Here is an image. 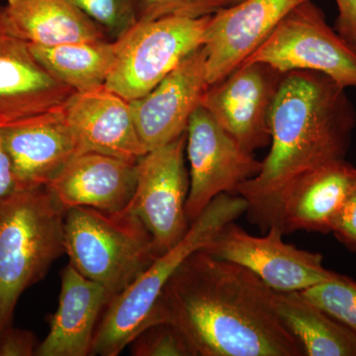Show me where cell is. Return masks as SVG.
I'll return each mask as SVG.
<instances>
[{
	"instance_id": "6da1fadb",
	"label": "cell",
	"mask_w": 356,
	"mask_h": 356,
	"mask_svg": "<svg viewBox=\"0 0 356 356\" xmlns=\"http://www.w3.org/2000/svg\"><path fill=\"white\" fill-rule=\"evenodd\" d=\"M254 273L200 250L161 290L147 325L177 327L195 356H305Z\"/></svg>"
},
{
	"instance_id": "7a4b0ae2",
	"label": "cell",
	"mask_w": 356,
	"mask_h": 356,
	"mask_svg": "<svg viewBox=\"0 0 356 356\" xmlns=\"http://www.w3.org/2000/svg\"><path fill=\"white\" fill-rule=\"evenodd\" d=\"M346 89L311 70L283 76L270 112V151L261 172L236 191L262 234L278 226L281 198L298 178L348 153L356 113Z\"/></svg>"
},
{
	"instance_id": "3957f363",
	"label": "cell",
	"mask_w": 356,
	"mask_h": 356,
	"mask_svg": "<svg viewBox=\"0 0 356 356\" xmlns=\"http://www.w3.org/2000/svg\"><path fill=\"white\" fill-rule=\"evenodd\" d=\"M65 212L47 185L0 198V332L13 325L22 293L65 254Z\"/></svg>"
},
{
	"instance_id": "277c9868",
	"label": "cell",
	"mask_w": 356,
	"mask_h": 356,
	"mask_svg": "<svg viewBox=\"0 0 356 356\" xmlns=\"http://www.w3.org/2000/svg\"><path fill=\"white\" fill-rule=\"evenodd\" d=\"M248 209L242 196H217L193 222L179 243L154 259L124 291L112 297L96 329L90 355L117 356L146 327L152 309L172 274L192 254L203 250L229 222Z\"/></svg>"
},
{
	"instance_id": "5b68a950",
	"label": "cell",
	"mask_w": 356,
	"mask_h": 356,
	"mask_svg": "<svg viewBox=\"0 0 356 356\" xmlns=\"http://www.w3.org/2000/svg\"><path fill=\"white\" fill-rule=\"evenodd\" d=\"M64 233L70 264L113 297L161 255L145 225L125 210L107 213L72 208L65 212Z\"/></svg>"
},
{
	"instance_id": "8992f818",
	"label": "cell",
	"mask_w": 356,
	"mask_h": 356,
	"mask_svg": "<svg viewBox=\"0 0 356 356\" xmlns=\"http://www.w3.org/2000/svg\"><path fill=\"white\" fill-rule=\"evenodd\" d=\"M211 15L138 21L115 40L116 60L104 88L129 102L146 95L186 56L203 46Z\"/></svg>"
},
{
	"instance_id": "52a82bcc",
	"label": "cell",
	"mask_w": 356,
	"mask_h": 356,
	"mask_svg": "<svg viewBox=\"0 0 356 356\" xmlns=\"http://www.w3.org/2000/svg\"><path fill=\"white\" fill-rule=\"evenodd\" d=\"M252 63H264L283 74L320 72L344 88H356V50L327 24L313 0L290 11L243 64Z\"/></svg>"
},
{
	"instance_id": "ba28073f",
	"label": "cell",
	"mask_w": 356,
	"mask_h": 356,
	"mask_svg": "<svg viewBox=\"0 0 356 356\" xmlns=\"http://www.w3.org/2000/svg\"><path fill=\"white\" fill-rule=\"evenodd\" d=\"M186 140L185 132L137 161V184L125 209L145 225L161 255L179 243L191 228L186 216Z\"/></svg>"
},
{
	"instance_id": "9c48e42d",
	"label": "cell",
	"mask_w": 356,
	"mask_h": 356,
	"mask_svg": "<svg viewBox=\"0 0 356 356\" xmlns=\"http://www.w3.org/2000/svg\"><path fill=\"white\" fill-rule=\"evenodd\" d=\"M283 235L280 227L273 226L264 236H252L233 221L225 225L203 250L245 267L274 291H303L337 273L325 268L322 254L283 242Z\"/></svg>"
},
{
	"instance_id": "30bf717a",
	"label": "cell",
	"mask_w": 356,
	"mask_h": 356,
	"mask_svg": "<svg viewBox=\"0 0 356 356\" xmlns=\"http://www.w3.org/2000/svg\"><path fill=\"white\" fill-rule=\"evenodd\" d=\"M186 133L191 163L186 216L191 224L217 196L236 194L261 172V161L245 151L202 105L191 115Z\"/></svg>"
},
{
	"instance_id": "8fae6325",
	"label": "cell",
	"mask_w": 356,
	"mask_h": 356,
	"mask_svg": "<svg viewBox=\"0 0 356 356\" xmlns=\"http://www.w3.org/2000/svg\"><path fill=\"white\" fill-rule=\"evenodd\" d=\"M285 74L264 63L243 64L210 84L202 106L245 151L270 145V112Z\"/></svg>"
},
{
	"instance_id": "7c38bea8",
	"label": "cell",
	"mask_w": 356,
	"mask_h": 356,
	"mask_svg": "<svg viewBox=\"0 0 356 356\" xmlns=\"http://www.w3.org/2000/svg\"><path fill=\"white\" fill-rule=\"evenodd\" d=\"M203 46L186 56L143 97L130 102L136 129L147 152L186 132L189 119L209 88Z\"/></svg>"
},
{
	"instance_id": "4fadbf2b",
	"label": "cell",
	"mask_w": 356,
	"mask_h": 356,
	"mask_svg": "<svg viewBox=\"0 0 356 356\" xmlns=\"http://www.w3.org/2000/svg\"><path fill=\"white\" fill-rule=\"evenodd\" d=\"M309 0H243L211 15L203 49L209 84L231 74L295 7Z\"/></svg>"
},
{
	"instance_id": "5bb4252c",
	"label": "cell",
	"mask_w": 356,
	"mask_h": 356,
	"mask_svg": "<svg viewBox=\"0 0 356 356\" xmlns=\"http://www.w3.org/2000/svg\"><path fill=\"white\" fill-rule=\"evenodd\" d=\"M16 189L44 186L81 154L63 106L0 125Z\"/></svg>"
},
{
	"instance_id": "9a60e30c",
	"label": "cell",
	"mask_w": 356,
	"mask_h": 356,
	"mask_svg": "<svg viewBox=\"0 0 356 356\" xmlns=\"http://www.w3.org/2000/svg\"><path fill=\"white\" fill-rule=\"evenodd\" d=\"M74 91L44 69L0 6V125L63 106Z\"/></svg>"
},
{
	"instance_id": "2e32d148",
	"label": "cell",
	"mask_w": 356,
	"mask_h": 356,
	"mask_svg": "<svg viewBox=\"0 0 356 356\" xmlns=\"http://www.w3.org/2000/svg\"><path fill=\"white\" fill-rule=\"evenodd\" d=\"M81 154L98 153L137 163L147 153L130 102L105 88L74 92L63 105Z\"/></svg>"
},
{
	"instance_id": "e0dca14e",
	"label": "cell",
	"mask_w": 356,
	"mask_h": 356,
	"mask_svg": "<svg viewBox=\"0 0 356 356\" xmlns=\"http://www.w3.org/2000/svg\"><path fill=\"white\" fill-rule=\"evenodd\" d=\"M137 163L98 153L77 154L47 184L65 211L88 207L122 212L132 200Z\"/></svg>"
},
{
	"instance_id": "ac0fdd59",
	"label": "cell",
	"mask_w": 356,
	"mask_h": 356,
	"mask_svg": "<svg viewBox=\"0 0 356 356\" xmlns=\"http://www.w3.org/2000/svg\"><path fill=\"white\" fill-rule=\"evenodd\" d=\"M112 297L106 288L67 264L62 273L57 311L49 317L50 330L35 355H90L96 329Z\"/></svg>"
},
{
	"instance_id": "d6986e66",
	"label": "cell",
	"mask_w": 356,
	"mask_h": 356,
	"mask_svg": "<svg viewBox=\"0 0 356 356\" xmlns=\"http://www.w3.org/2000/svg\"><path fill=\"white\" fill-rule=\"evenodd\" d=\"M356 186V168L346 159L318 166L298 178L280 201L278 226L283 234H331L344 201Z\"/></svg>"
},
{
	"instance_id": "ffe728a7",
	"label": "cell",
	"mask_w": 356,
	"mask_h": 356,
	"mask_svg": "<svg viewBox=\"0 0 356 356\" xmlns=\"http://www.w3.org/2000/svg\"><path fill=\"white\" fill-rule=\"evenodd\" d=\"M11 31L39 46L111 40L106 31L72 0H7Z\"/></svg>"
},
{
	"instance_id": "44dd1931",
	"label": "cell",
	"mask_w": 356,
	"mask_h": 356,
	"mask_svg": "<svg viewBox=\"0 0 356 356\" xmlns=\"http://www.w3.org/2000/svg\"><path fill=\"white\" fill-rule=\"evenodd\" d=\"M273 306L305 356H356V334L301 291H273Z\"/></svg>"
},
{
	"instance_id": "7402d4cb",
	"label": "cell",
	"mask_w": 356,
	"mask_h": 356,
	"mask_svg": "<svg viewBox=\"0 0 356 356\" xmlns=\"http://www.w3.org/2000/svg\"><path fill=\"white\" fill-rule=\"evenodd\" d=\"M29 44L44 69L74 92L104 88L116 60L113 40L51 47Z\"/></svg>"
},
{
	"instance_id": "603a6c76",
	"label": "cell",
	"mask_w": 356,
	"mask_h": 356,
	"mask_svg": "<svg viewBox=\"0 0 356 356\" xmlns=\"http://www.w3.org/2000/svg\"><path fill=\"white\" fill-rule=\"evenodd\" d=\"M301 292L356 334V280L336 273Z\"/></svg>"
},
{
	"instance_id": "cb8c5ba5",
	"label": "cell",
	"mask_w": 356,
	"mask_h": 356,
	"mask_svg": "<svg viewBox=\"0 0 356 356\" xmlns=\"http://www.w3.org/2000/svg\"><path fill=\"white\" fill-rule=\"evenodd\" d=\"M128 346L134 356H195L184 334L168 322L147 325Z\"/></svg>"
},
{
	"instance_id": "d4e9b609",
	"label": "cell",
	"mask_w": 356,
	"mask_h": 356,
	"mask_svg": "<svg viewBox=\"0 0 356 356\" xmlns=\"http://www.w3.org/2000/svg\"><path fill=\"white\" fill-rule=\"evenodd\" d=\"M102 26L109 38H120L139 19L140 0H72Z\"/></svg>"
},
{
	"instance_id": "484cf974",
	"label": "cell",
	"mask_w": 356,
	"mask_h": 356,
	"mask_svg": "<svg viewBox=\"0 0 356 356\" xmlns=\"http://www.w3.org/2000/svg\"><path fill=\"white\" fill-rule=\"evenodd\" d=\"M218 11L214 0H140L139 19L149 21L159 18H200Z\"/></svg>"
},
{
	"instance_id": "4316f807",
	"label": "cell",
	"mask_w": 356,
	"mask_h": 356,
	"mask_svg": "<svg viewBox=\"0 0 356 356\" xmlns=\"http://www.w3.org/2000/svg\"><path fill=\"white\" fill-rule=\"evenodd\" d=\"M331 234L348 250L356 254V186L337 213Z\"/></svg>"
},
{
	"instance_id": "83f0119b",
	"label": "cell",
	"mask_w": 356,
	"mask_h": 356,
	"mask_svg": "<svg viewBox=\"0 0 356 356\" xmlns=\"http://www.w3.org/2000/svg\"><path fill=\"white\" fill-rule=\"evenodd\" d=\"M38 346L36 337L26 330L11 325L0 332V356L35 355Z\"/></svg>"
},
{
	"instance_id": "f1b7e54d",
	"label": "cell",
	"mask_w": 356,
	"mask_h": 356,
	"mask_svg": "<svg viewBox=\"0 0 356 356\" xmlns=\"http://www.w3.org/2000/svg\"><path fill=\"white\" fill-rule=\"evenodd\" d=\"M339 15L334 30L356 50V0H336Z\"/></svg>"
},
{
	"instance_id": "f546056e",
	"label": "cell",
	"mask_w": 356,
	"mask_h": 356,
	"mask_svg": "<svg viewBox=\"0 0 356 356\" xmlns=\"http://www.w3.org/2000/svg\"><path fill=\"white\" fill-rule=\"evenodd\" d=\"M13 165L0 137V198L15 191Z\"/></svg>"
},
{
	"instance_id": "4dcf8cb0",
	"label": "cell",
	"mask_w": 356,
	"mask_h": 356,
	"mask_svg": "<svg viewBox=\"0 0 356 356\" xmlns=\"http://www.w3.org/2000/svg\"><path fill=\"white\" fill-rule=\"evenodd\" d=\"M215 4H216L217 9L226 8V7L235 6L238 2L243 1V0H214Z\"/></svg>"
}]
</instances>
